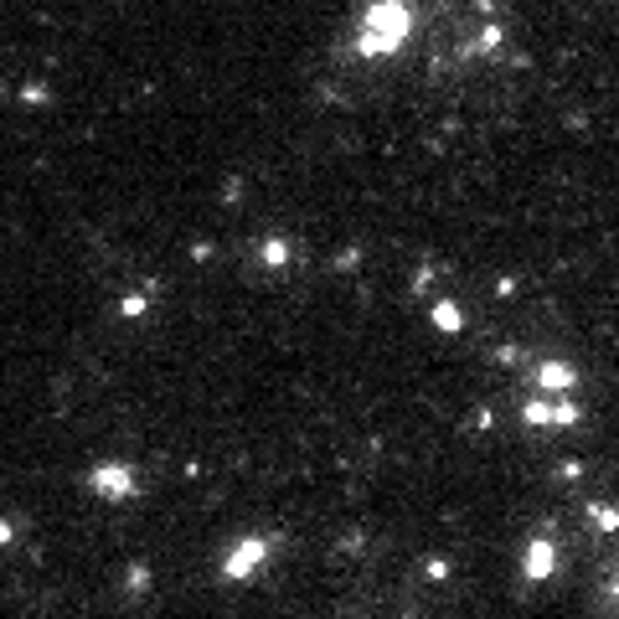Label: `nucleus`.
Masks as SVG:
<instances>
[{"instance_id":"1","label":"nucleus","mask_w":619,"mask_h":619,"mask_svg":"<svg viewBox=\"0 0 619 619\" xmlns=\"http://www.w3.org/2000/svg\"><path fill=\"white\" fill-rule=\"evenodd\" d=\"M521 568H527V578H532V583L552 578V568H558V547H552L547 537H537V542L527 547V563H521Z\"/></svg>"},{"instance_id":"4","label":"nucleus","mask_w":619,"mask_h":619,"mask_svg":"<svg viewBox=\"0 0 619 619\" xmlns=\"http://www.w3.org/2000/svg\"><path fill=\"white\" fill-rule=\"evenodd\" d=\"M264 552H269L264 542H243V547L233 552V558H227V573H233V578H243V573H253V568L264 563Z\"/></svg>"},{"instance_id":"2","label":"nucleus","mask_w":619,"mask_h":619,"mask_svg":"<svg viewBox=\"0 0 619 619\" xmlns=\"http://www.w3.org/2000/svg\"><path fill=\"white\" fill-rule=\"evenodd\" d=\"M527 423L537 429V423H578V403H542L532 398L527 403Z\"/></svg>"},{"instance_id":"3","label":"nucleus","mask_w":619,"mask_h":619,"mask_svg":"<svg viewBox=\"0 0 619 619\" xmlns=\"http://www.w3.org/2000/svg\"><path fill=\"white\" fill-rule=\"evenodd\" d=\"M537 387H542V393H573L578 372L563 367V362H547V367H537Z\"/></svg>"},{"instance_id":"5","label":"nucleus","mask_w":619,"mask_h":619,"mask_svg":"<svg viewBox=\"0 0 619 619\" xmlns=\"http://www.w3.org/2000/svg\"><path fill=\"white\" fill-rule=\"evenodd\" d=\"M594 521H599L604 532H614V527H619V511H609V506H594Z\"/></svg>"}]
</instances>
